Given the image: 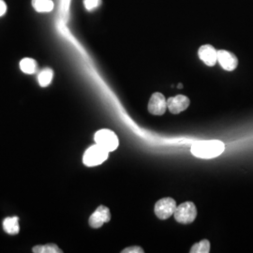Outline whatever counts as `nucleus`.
<instances>
[{
  "mask_svg": "<svg viewBox=\"0 0 253 253\" xmlns=\"http://www.w3.org/2000/svg\"><path fill=\"white\" fill-rule=\"evenodd\" d=\"M225 145L218 140L199 141L191 145L190 151L193 156L204 160H211L223 153Z\"/></svg>",
  "mask_w": 253,
  "mask_h": 253,
  "instance_id": "nucleus-1",
  "label": "nucleus"
},
{
  "mask_svg": "<svg viewBox=\"0 0 253 253\" xmlns=\"http://www.w3.org/2000/svg\"><path fill=\"white\" fill-rule=\"evenodd\" d=\"M109 153L107 150L96 144L86 149L83 157V163L87 167L98 166L108 159Z\"/></svg>",
  "mask_w": 253,
  "mask_h": 253,
  "instance_id": "nucleus-2",
  "label": "nucleus"
},
{
  "mask_svg": "<svg viewBox=\"0 0 253 253\" xmlns=\"http://www.w3.org/2000/svg\"><path fill=\"white\" fill-rule=\"evenodd\" d=\"M94 140L97 145H100L108 152L115 151L119 145V141L117 134L114 131L106 128L98 130L95 134Z\"/></svg>",
  "mask_w": 253,
  "mask_h": 253,
  "instance_id": "nucleus-3",
  "label": "nucleus"
},
{
  "mask_svg": "<svg viewBox=\"0 0 253 253\" xmlns=\"http://www.w3.org/2000/svg\"><path fill=\"white\" fill-rule=\"evenodd\" d=\"M173 216L177 222L189 224L193 222L197 217V209L193 203L185 202L176 207Z\"/></svg>",
  "mask_w": 253,
  "mask_h": 253,
  "instance_id": "nucleus-4",
  "label": "nucleus"
},
{
  "mask_svg": "<svg viewBox=\"0 0 253 253\" xmlns=\"http://www.w3.org/2000/svg\"><path fill=\"white\" fill-rule=\"evenodd\" d=\"M176 202L171 197H165L158 201L155 205V214L160 219L172 217L176 209Z\"/></svg>",
  "mask_w": 253,
  "mask_h": 253,
  "instance_id": "nucleus-5",
  "label": "nucleus"
},
{
  "mask_svg": "<svg viewBox=\"0 0 253 253\" xmlns=\"http://www.w3.org/2000/svg\"><path fill=\"white\" fill-rule=\"evenodd\" d=\"M167 109V100L164 95L160 92H155L148 102L149 113L154 116H163Z\"/></svg>",
  "mask_w": 253,
  "mask_h": 253,
  "instance_id": "nucleus-6",
  "label": "nucleus"
},
{
  "mask_svg": "<svg viewBox=\"0 0 253 253\" xmlns=\"http://www.w3.org/2000/svg\"><path fill=\"white\" fill-rule=\"evenodd\" d=\"M217 62L220 67L227 72H233L237 68L238 59L235 54L226 51V50H218L217 51Z\"/></svg>",
  "mask_w": 253,
  "mask_h": 253,
  "instance_id": "nucleus-7",
  "label": "nucleus"
},
{
  "mask_svg": "<svg viewBox=\"0 0 253 253\" xmlns=\"http://www.w3.org/2000/svg\"><path fill=\"white\" fill-rule=\"evenodd\" d=\"M111 219V213L108 208L100 206L89 217V225L94 229H98Z\"/></svg>",
  "mask_w": 253,
  "mask_h": 253,
  "instance_id": "nucleus-8",
  "label": "nucleus"
},
{
  "mask_svg": "<svg viewBox=\"0 0 253 253\" xmlns=\"http://www.w3.org/2000/svg\"><path fill=\"white\" fill-rule=\"evenodd\" d=\"M190 104V99L184 95H177L167 100L168 109L173 115L180 114L181 112L187 110Z\"/></svg>",
  "mask_w": 253,
  "mask_h": 253,
  "instance_id": "nucleus-9",
  "label": "nucleus"
},
{
  "mask_svg": "<svg viewBox=\"0 0 253 253\" xmlns=\"http://www.w3.org/2000/svg\"><path fill=\"white\" fill-rule=\"evenodd\" d=\"M200 59L208 67H213L217 62V51L211 44L202 45L198 50Z\"/></svg>",
  "mask_w": 253,
  "mask_h": 253,
  "instance_id": "nucleus-10",
  "label": "nucleus"
},
{
  "mask_svg": "<svg viewBox=\"0 0 253 253\" xmlns=\"http://www.w3.org/2000/svg\"><path fill=\"white\" fill-rule=\"evenodd\" d=\"M31 4L33 9L40 13L50 12L54 9V7L53 0H32Z\"/></svg>",
  "mask_w": 253,
  "mask_h": 253,
  "instance_id": "nucleus-11",
  "label": "nucleus"
},
{
  "mask_svg": "<svg viewBox=\"0 0 253 253\" xmlns=\"http://www.w3.org/2000/svg\"><path fill=\"white\" fill-rule=\"evenodd\" d=\"M18 219L17 217H9L5 218L3 221L4 231L9 235H17L20 230Z\"/></svg>",
  "mask_w": 253,
  "mask_h": 253,
  "instance_id": "nucleus-12",
  "label": "nucleus"
},
{
  "mask_svg": "<svg viewBox=\"0 0 253 253\" xmlns=\"http://www.w3.org/2000/svg\"><path fill=\"white\" fill-rule=\"evenodd\" d=\"M20 69L26 74H34L38 71V63L35 59L26 57L20 61Z\"/></svg>",
  "mask_w": 253,
  "mask_h": 253,
  "instance_id": "nucleus-13",
  "label": "nucleus"
},
{
  "mask_svg": "<svg viewBox=\"0 0 253 253\" xmlns=\"http://www.w3.org/2000/svg\"><path fill=\"white\" fill-rule=\"evenodd\" d=\"M53 78H54V72L52 69H49V68L43 69L38 75V81L42 87L48 86L53 81Z\"/></svg>",
  "mask_w": 253,
  "mask_h": 253,
  "instance_id": "nucleus-14",
  "label": "nucleus"
},
{
  "mask_svg": "<svg viewBox=\"0 0 253 253\" xmlns=\"http://www.w3.org/2000/svg\"><path fill=\"white\" fill-rule=\"evenodd\" d=\"M190 253H210V242L205 239L198 243L193 245L190 251Z\"/></svg>",
  "mask_w": 253,
  "mask_h": 253,
  "instance_id": "nucleus-15",
  "label": "nucleus"
},
{
  "mask_svg": "<svg viewBox=\"0 0 253 253\" xmlns=\"http://www.w3.org/2000/svg\"><path fill=\"white\" fill-rule=\"evenodd\" d=\"M33 253H58L62 251L54 244H48L45 246H37L33 248Z\"/></svg>",
  "mask_w": 253,
  "mask_h": 253,
  "instance_id": "nucleus-16",
  "label": "nucleus"
},
{
  "mask_svg": "<svg viewBox=\"0 0 253 253\" xmlns=\"http://www.w3.org/2000/svg\"><path fill=\"white\" fill-rule=\"evenodd\" d=\"M102 0H84V6L87 11H93L101 5Z\"/></svg>",
  "mask_w": 253,
  "mask_h": 253,
  "instance_id": "nucleus-17",
  "label": "nucleus"
},
{
  "mask_svg": "<svg viewBox=\"0 0 253 253\" xmlns=\"http://www.w3.org/2000/svg\"><path fill=\"white\" fill-rule=\"evenodd\" d=\"M123 253H144V250L140 247H129V248H126L123 252Z\"/></svg>",
  "mask_w": 253,
  "mask_h": 253,
  "instance_id": "nucleus-18",
  "label": "nucleus"
},
{
  "mask_svg": "<svg viewBox=\"0 0 253 253\" xmlns=\"http://www.w3.org/2000/svg\"><path fill=\"white\" fill-rule=\"evenodd\" d=\"M7 4L5 3L4 0H0V17L4 16L5 13L7 12Z\"/></svg>",
  "mask_w": 253,
  "mask_h": 253,
  "instance_id": "nucleus-19",
  "label": "nucleus"
},
{
  "mask_svg": "<svg viewBox=\"0 0 253 253\" xmlns=\"http://www.w3.org/2000/svg\"><path fill=\"white\" fill-rule=\"evenodd\" d=\"M183 87V85L181 84H179V85H178V88H182Z\"/></svg>",
  "mask_w": 253,
  "mask_h": 253,
  "instance_id": "nucleus-20",
  "label": "nucleus"
}]
</instances>
